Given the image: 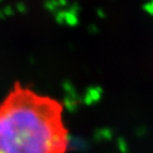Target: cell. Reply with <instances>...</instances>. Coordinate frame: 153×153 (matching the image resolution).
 <instances>
[{
    "instance_id": "3957f363",
    "label": "cell",
    "mask_w": 153,
    "mask_h": 153,
    "mask_svg": "<svg viewBox=\"0 0 153 153\" xmlns=\"http://www.w3.org/2000/svg\"><path fill=\"white\" fill-rule=\"evenodd\" d=\"M16 10L18 12H20V13H25L27 11V6L24 4V3L19 2V3H17V5H16Z\"/></svg>"
},
{
    "instance_id": "277c9868",
    "label": "cell",
    "mask_w": 153,
    "mask_h": 153,
    "mask_svg": "<svg viewBox=\"0 0 153 153\" xmlns=\"http://www.w3.org/2000/svg\"><path fill=\"white\" fill-rule=\"evenodd\" d=\"M1 1H2V0H0V2H1Z\"/></svg>"
},
{
    "instance_id": "7a4b0ae2",
    "label": "cell",
    "mask_w": 153,
    "mask_h": 153,
    "mask_svg": "<svg viewBox=\"0 0 153 153\" xmlns=\"http://www.w3.org/2000/svg\"><path fill=\"white\" fill-rule=\"evenodd\" d=\"M14 10L12 9L11 6H5L4 8L0 9V19H4V18L10 17L11 15H13Z\"/></svg>"
},
{
    "instance_id": "6da1fadb",
    "label": "cell",
    "mask_w": 153,
    "mask_h": 153,
    "mask_svg": "<svg viewBox=\"0 0 153 153\" xmlns=\"http://www.w3.org/2000/svg\"><path fill=\"white\" fill-rule=\"evenodd\" d=\"M63 106L16 82L0 102V153H67Z\"/></svg>"
}]
</instances>
